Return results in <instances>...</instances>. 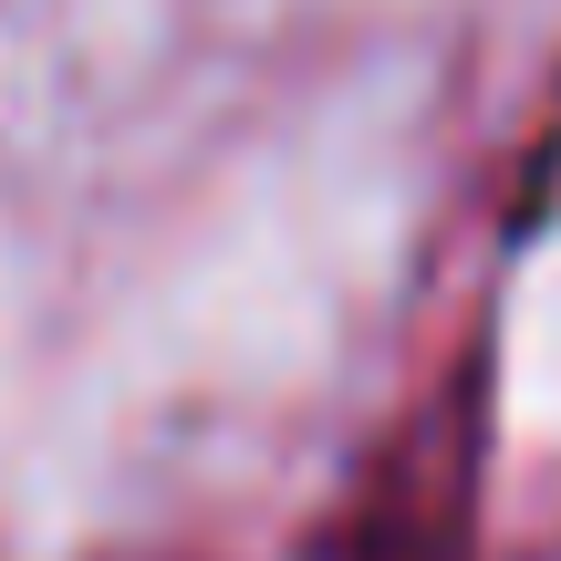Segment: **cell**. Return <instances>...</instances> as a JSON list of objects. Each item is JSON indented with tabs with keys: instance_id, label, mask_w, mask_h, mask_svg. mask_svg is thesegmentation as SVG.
<instances>
[]
</instances>
